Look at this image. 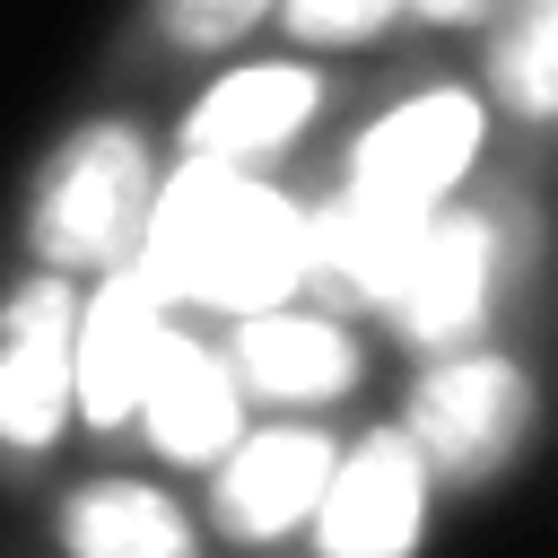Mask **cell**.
Returning a JSON list of instances; mask_svg holds the SVG:
<instances>
[{
    "label": "cell",
    "mask_w": 558,
    "mask_h": 558,
    "mask_svg": "<svg viewBox=\"0 0 558 558\" xmlns=\"http://www.w3.org/2000/svg\"><path fill=\"white\" fill-rule=\"evenodd\" d=\"M131 418L148 427V445L166 462H218L235 436H244V392L227 375V349L192 340V331H166L157 357H148V384L131 401Z\"/></svg>",
    "instance_id": "9c48e42d"
},
{
    "label": "cell",
    "mask_w": 558,
    "mask_h": 558,
    "mask_svg": "<svg viewBox=\"0 0 558 558\" xmlns=\"http://www.w3.org/2000/svg\"><path fill=\"white\" fill-rule=\"evenodd\" d=\"M70 323H78V296L61 270L26 279L0 305V445L9 453H44L70 418Z\"/></svg>",
    "instance_id": "52a82bcc"
},
{
    "label": "cell",
    "mask_w": 558,
    "mask_h": 558,
    "mask_svg": "<svg viewBox=\"0 0 558 558\" xmlns=\"http://www.w3.org/2000/svg\"><path fill=\"white\" fill-rule=\"evenodd\" d=\"M488 78L523 122H549V96H558V0H514L506 35L488 52Z\"/></svg>",
    "instance_id": "5bb4252c"
},
{
    "label": "cell",
    "mask_w": 558,
    "mask_h": 558,
    "mask_svg": "<svg viewBox=\"0 0 558 558\" xmlns=\"http://www.w3.org/2000/svg\"><path fill=\"white\" fill-rule=\"evenodd\" d=\"M323 105V78L296 70V61H253V70H227L192 113H183V157H227V166H262L279 157Z\"/></svg>",
    "instance_id": "7c38bea8"
},
{
    "label": "cell",
    "mask_w": 558,
    "mask_h": 558,
    "mask_svg": "<svg viewBox=\"0 0 558 558\" xmlns=\"http://www.w3.org/2000/svg\"><path fill=\"white\" fill-rule=\"evenodd\" d=\"M401 436L418 445L427 471H445V480H488V471H506V462L523 453V436H532V375H523L514 357H497V349H445V357L418 375Z\"/></svg>",
    "instance_id": "277c9868"
},
{
    "label": "cell",
    "mask_w": 558,
    "mask_h": 558,
    "mask_svg": "<svg viewBox=\"0 0 558 558\" xmlns=\"http://www.w3.org/2000/svg\"><path fill=\"white\" fill-rule=\"evenodd\" d=\"M61 541H70V558H192L183 506L140 480H87L61 506Z\"/></svg>",
    "instance_id": "4fadbf2b"
},
{
    "label": "cell",
    "mask_w": 558,
    "mask_h": 558,
    "mask_svg": "<svg viewBox=\"0 0 558 558\" xmlns=\"http://www.w3.org/2000/svg\"><path fill=\"white\" fill-rule=\"evenodd\" d=\"M331 436H314V427H262V436H235L218 462V532H235V541H279V532H296L305 514H314V497H323V480H331Z\"/></svg>",
    "instance_id": "8fae6325"
},
{
    "label": "cell",
    "mask_w": 558,
    "mask_h": 558,
    "mask_svg": "<svg viewBox=\"0 0 558 558\" xmlns=\"http://www.w3.org/2000/svg\"><path fill=\"white\" fill-rule=\"evenodd\" d=\"M471 148H480V105L453 96V87H427V96L392 105L384 122H366L340 192L384 201V209H436V201L462 183Z\"/></svg>",
    "instance_id": "8992f818"
},
{
    "label": "cell",
    "mask_w": 558,
    "mask_h": 558,
    "mask_svg": "<svg viewBox=\"0 0 558 558\" xmlns=\"http://www.w3.org/2000/svg\"><path fill=\"white\" fill-rule=\"evenodd\" d=\"M227 375L244 401H270V410H314V401H340L357 384V349L340 323L323 314H288V305H262V314H235L227 331Z\"/></svg>",
    "instance_id": "30bf717a"
},
{
    "label": "cell",
    "mask_w": 558,
    "mask_h": 558,
    "mask_svg": "<svg viewBox=\"0 0 558 558\" xmlns=\"http://www.w3.org/2000/svg\"><path fill=\"white\" fill-rule=\"evenodd\" d=\"M279 0H157V35L174 52H209V44H235L244 26H262Z\"/></svg>",
    "instance_id": "9a60e30c"
},
{
    "label": "cell",
    "mask_w": 558,
    "mask_h": 558,
    "mask_svg": "<svg viewBox=\"0 0 558 558\" xmlns=\"http://www.w3.org/2000/svg\"><path fill=\"white\" fill-rule=\"evenodd\" d=\"M174 331V305L140 279V270H105V288L78 305L70 323V392L96 427H122L140 384H148V357L157 340Z\"/></svg>",
    "instance_id": "ba28073f"
},
{
    "label": "cell",
    "mask_w": 558,
    "mask_h": 558,
    "mask_svg": "<svg viewBox=\"0 0 558 558\" xmlns=\"http://www.w3.org/2000/svg\"><path fill=\"white\" fill-rule=\"evenodd\" d=\"M410 9H418V17H436V26H462V17H480L488 0H410Z\"/></svg>",
    "instance_id": "e0dca14e"
},
{
    "label": "cell",
    "mask_w": 558,
    "mask_h": 558,
    "mask_svg": "<svg viewBox=\"0 0 558 558\" xmlns=\"http://www.w3.org/2000/svg\"><path fill=\"white\" fill-rule=\"evenodd\" d=\"M148 140L131 122H87L78 140H61V157L44 166L35 183V253L44 270L78 279V270H122L131 262V235H140V209H148Z\"/></svg>",
    "instance_id": "7a4b0ae2"
},
{
    "label": "cell",
    "mask_w": 558,
    "mask_h": 558,
    "mask_svg": "<svg viewBox=\"0 0 558 558\" xmlns=\"http://www.w3.org/2000/svg\"><path fill=\"white\" fill-rule=\"evenodd\" d=\"M401 9H410V0H279V17H288L296 44H366V35H384Z\"/></svg>",
    "instance_id": "2e32d148"
},
{
    "label": "cell",
    "mask_w": 558,
    "mask_h": 558,
    "mask_svg": "<svg viewBox=\"0 0 558 558\" xmlns=\"http://www.w3.org/2000/svg\"><path fill=\"white\" fill-rule=\"evenodd\" d=\"M497 288H506V227H497V209H445L436 201L418 218V235H410V253H401V270H392L375 314H392V331L418 340V349H462L488 323Z\"/></svg>",
    "instance_id": "3957f363"
},
{
    "label": "cell",
    "mask_w": 558,
    "mask_h": 558,
    "mask_svg": "<svg viewBox=\"0 0 558 558\" xmlns=\"http://www.w3.org/2000/svg\"><path fill=\"white\" fill-rule=\"evenodd\" d=\"M166 305H209V314H262L305 288V201L262 183L253 166L227 157H183L166 183H148L131 262Z\"/></svg>",
    "instance_id": "6da1fadb"
},
{
    "label": "cell",
    "mask_w": 558,
    "mask_h": 558,
    "mask_svg": "<svg viewBox=\"0 0 558 558\" xmlns=\"http://www.w3.org/2000/svg\"><path fill=\"white\" fill-rule=\"evenodd\" d=\"M427 488L436 471L401 427H366L349 453H331V480L314 497V541L323 558H410L427 532Z\"/></svg>",
    "instance_id": "5b68a950"
}]
</instances>
